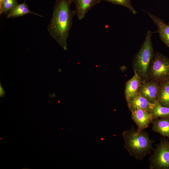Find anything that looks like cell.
I'll return each instance as SVG.
<instances>
[{
  "mask_svg": "<svg viewBox=\"0 0 169 169\" xmlns=\"http://www.w3.org/2000/svg\"><path fill=\"white\" fill-rule=\"evenodd\" d=\"M159 83L150 80L142 82L138 89V93L151 103H155L158 100Z\"/></svg>",
  "mask_w": 169,
  "mask_h": 169,
  "instance_id": "6",
  "label": "cell"
},
{
  "mask_svg": "<svg viewBox=\"0 0 169 169\" xmlns=\"http://www.w3.org/2000/svg\"><path fill=\"white\" fill-rule=\"evenodd\" d=\"M142 81L135 74L125 83V95L127 103L138 94V89Z\"/></svg>",
  "mask_w": 169,
  "mask_h": 169,
  "instance_id": "11",
  "label": "cell"
},
{
  "mask_svg": "<svg viewBox=\"0 0 169 169\" xmlns=\"http://www.w3.org/2000/svg\"><path fill=\"white\" fill-rule=\"evenodd\" d=\"M152 33L148 30L141 47L135 56L133 61L134 74L142 82L148 80V72L150 65L155 53L151 41Z\"/></svg>",
  "mask_w": 169,
  "mask_h": 169,
  "instance_id": "3",
  "label": "cell"
},
{
  "mask_svg": "<svg viewBox=\"0 0 169 169\" xmlns=\"http://www.w3.org/2000/svg\"><path fill=\"white\" fill-rule=\"evenodd\" d=\"M5 95V92L4 89L1 85V82H0V97H4Z\"/></svg>",
  "mask_w": 169,
  "mask_h": 169,
  "instance_id": "18",
  "label": "cell"
},
{
  "mask_svg": "<svg viewBox=\"0 0 169 169\" xmlns=\"http://www.w3.org/2000/svg\"><path fill=\"white\" fill-rule=\"evenodd\" d=\"M131 113V118L136 125L138 131L148 127L154 119L152 113L145 110L138 109Z\"/></svg>",
  "mask_w": 169,
  "mask_h": 169,
  "instance_id": "7",
  "label": "cell"
},
{
  "mask_svg": "<svg viewBox=\"0 0 169 169\" xmlns=\"http://www.w3.org/2000/svg\"><path fill=\"white\" fill-rule=\"evenodd\" d=\"M145 12L157 27V31L152 33H158L161 40L166 46L169 48V24H166L163 20L156 16Z\"/></svg>",
  "mask_w": 169,
  "mask_h": 169,
  "instance_id": "9",
  "label": "cell"
},
{
  "mask_svg": "<svg viewBox=\"0 0 169 169\" xmlns=\"http://www.w3.org/2000/svg\"><path fill=\"white\" fill-rule=\"evenodd\" d=\"M112 4L123 6L128 8L134 14L136 15L137 12L131 4V0H104Z\"/></svg>",
  "mask_w": 169,
  "mask_h": 169,
  "instance_id": "17",
  "label": "cell"
},
{
  "mask_svg": "<svg viewBox=\"0 0 169 169\" xmlns=\"http://www.w3.org/2000/svg\"><path fill=\"white\" fill-rule=\"evenodd\" d=\"M152 125L153 131L169 139V117L154 119Z\"/></svg>",
  "mask_w": 169,
  "mask_h": 169,
  "instance_id": "12",
  "label": "cell"
},
{
  "mask_svg": "<svg viewBox=\"0 0 169 169\" xmlns=\"http://www.w3.org/2000/svg\"><path fill=\"white\" fill-rule=\"evenodd\" d=\"M151 112L154 119L169 117V107L162 106L157 102L155 103Z\"/></svg>",
  "mask_w": 169,
  "mask_h": 169,
  "instance_id": "15",
  "label": "cell"
},
{
  "mask_svg": "<svg viewBox=\"0 0 169 169\" xmlns=\"http://www.w3.org/2000/svg\"><path fill=\"white\" fill-rule=\"evenodd\" d=\"M150 169H169V139L161 137L149 159Z\"/></svg>",
  "mask_w": 169,
  "mask_h": 169,
  "instance_id": "4",
  "label": "cell"
},
{
  "mask_svg": "<svg viewBox=\"0 0 169 169\" xmlns=\"http://www.w3.org/2000/svg\"><path fill=\"white\" fill-rule=\"evenodd\" d=\"M27 0L21 4H18L14 8L9 11L7 14L6 17L7 18H14L23 16L25 15L31 13L41 17L44 16L35 13L30 11L26 4Z\"/></svg>",
  "mask_w": 169,
  "mask_h": 169,
  "instance_id": "13",
  "label": "cell"
},
{
  "mask_svg": "<svg viewBox=\"0 0 169 169\" xmlns=\"http://www.w3.org/2000/svg\"><path fill=\"white\" fill-rule=\"evenodd\" d=\"M69 0H56L47 30L51 36L67 50V39L72 26L75 10L70 8Z\"/></svg>",
  "mask_w": 169,
  "mask_h": 169,
  "instance_id": "1",
  "label": "cell"
},
{
  "mask_svg": "<svg viewBox=\"0 0 169 169\" xmlns=\"http://www.w3.org/2000/svg\"><path fill=\"white\" fill-rule=\"evenodd\" d=\"M129 110L132 112L138 109H142L150 112L155 103L150 102L146 98L138 94L127 102Z\"/></svg>",
  "mask_w": 169,
  "mask_h": 169,
  "instance_id": "10",
  "label": "cell"
},
{
  "mask_svg": "<svg viewBox=\"0 0 169 169\" xmlns=\"http://www.w3.org/2000/svg\"><path fill=\"white\" fill-rule=\"evenodd\" d=\"M157 102L162 106L169 107V79L159 83Z\"/></svg>",
  "mask_w": 169,
  "mask_h": 169,
  "instance_id": "14",
  "label": "cell"
},
{
  "mask_svg": "<svg viewBox=\"0 0 169 169\" xmlns=\"http://www.w3.org/2000/svg\"><path fill=\"white\" fill-rule=\"evenodd\" d=\"M2 0H0V3H1L2 1Z\"/></svg>",
  "mask_w": 169,
  "mask_h": 169,
  "instance_id": "19",
  "label": "cell"
},
{
  "mask_svg": "<svg viewBox=\"0 0 169 169\" xmlns=\"http://www.w3.org/2000/svg\"><path fill=\"white\" fill-rule=\"evenodd\" d=\"M70 3H74L75 10L78 19H83L87 12L93 7L99 3L102 0H69Z\"/></svg>",
  "mask_w": 169,
  "mask_h": 169,
  "instance_id": "8",
  "label": "cell"
},
{
  "mask_svg": "<svg viewBox=\"0 0 169 169\" xmlns=\"http://www.w3.org/2000/svg\"><path fill=\"white\" fill-rule=\"evenodd\" d=\"M18 4L17 0H2L0 3V14H7Z\"/></svg>",
  "mask_w": 169,
  "mask_h": 169,
  "instance_id": "16",
  "label": "cell"
},
{
  "mask_svg": "<svg viewBox=\"0 0 169 169\" xmlns=\"http://www.w3.org/2000/svg\"><path fill=\"white\" fill-rule=\"evenodd\" d=\"M122 135L125 148L130 156L136 160H142L153 149L155 141L150 139L148 133L144 131H138L132 126L123 131Z\"/></svg>",
  "mask_w": 169,
  "mask_h": 169,
  "instance_id": "2",
  "label": "cell"
},
{
  "mask_svg": "<svg viewBox=\"0 0 169 169\" xmlns=\"http://www.w3.org/2000/svg\"><path fill=\"white\" fill-rule=\"evenodd\" d=\"M169 79V59L156 52L151 62L148 80L160 82Z\"/></svg>",
  "mask_w": 169,
  "mask_h": 169,
  "instance_id": "5",
  "label": "cell"
}]
</instances>
